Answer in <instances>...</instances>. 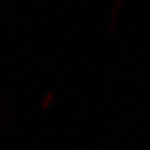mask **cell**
Returning <instances> with one entry per match:
<instances>
[{"instance_id":"cell-1","label":"cell","mask_w":150,"mask_h":150,"mask_svg":"<svg viewBox=\"0 0 150 150\" xmlns=\"http://www.w3.org/2000/svg\"><path fill=\"white\" fill-rule=\"evenodd\" d=\"M121 5H123V0H116L115 4H114V6L111 8V11H110V14H111L112 16H114L115 14L118 13V10H119V9L121 8Z\"/></svg>"},{"instance_id":"cell-2","label":"cell","mask_w":150,"mask_h":150,"mask_svg":"<svg viewBox=\"0 0 150 150\" xmlns=\"http://www.w3.org/2000/svg\"><path fill=\"white\" fill-rule=\"evenodd\" d=\"M116 25H118V19L114 18V19L111 20V23L109 24V26H108V31H112V30H114V28H115Z\"/></svg>"}]
</instances>
